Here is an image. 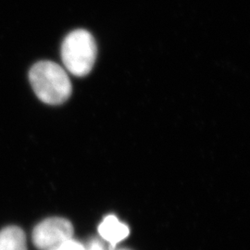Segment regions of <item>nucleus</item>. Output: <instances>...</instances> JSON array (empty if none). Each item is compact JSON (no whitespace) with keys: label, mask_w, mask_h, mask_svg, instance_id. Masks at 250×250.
Returning <instances> with one entry per match:
<instances>
[{"label":"nucleus","mask_w":250,"mask_h":250,"mask_svg":"<svg viewBox=\"0 0 250 250\" xmlns=\"http://www.w3.org/2000/svg\"><path fill=\"white\" fill-rule=\"evenodd\" d=\"M29 79L38 99L49 105L62 104L71 97L72 83L59 64L40 62L29 72Z\"/></svg>","instance_id":"nucleus-1"},{"label":"nucleus","mask_w":250,"mask_h":250,"mask_svg":"<svg viewBox=\"0 0 250 250\" xmlns=\"http://www.w3.org/2000/svg\"><path fill=\"white\" fill-rule=\"evenodd\" d=\"M97 58V45L89 32L79 29L65 37L62 45V60L67 71L83 77L94 67Z\"/></svg>","instance_id":"nucleus-2"},{"label":"nucleus","mask_w":250,"mask_h":250,"mask_svg":"<svg viewBox=\"0 0 250 250\" xmlns=\"http://www.w3.org/2000/svg\"><path fill=\"white\" fill-rule=\"evenodd\" d=\"M72 235L73 226L70 221L53 217L36 225L33 231L32 239L37 249L48 250L72 239Z\"/></svg>","instance_id":"nucleus-3"},{"label":"nucleus","mask_w":250,"mask_h":250,"mask_svg":"<svg viewBox=\"0 0 250 250\" xmlns=\"http://www.w3.org/2000/svg\"><path fill=\"white\" fill-rule=\"evenodd\" d=\"M99 232L100 236L108 242L112 249L129 235L130 229L126 224L121 223L116 216L108 215L99 224Z\"/></svg>","instance_id":"nucleus-4"},{"label":"nucleus","mask_w":250,"mask_h":250,"mask_svg":"<svg viewBox=\"0 0 250 250\" xmlns=\"http://www.w3.org/2000/svg\"><path fill=\"white\" fill-rule=\"evenodd\" d=\"M0 250H27L24 232L17 226H9L0 231Z\"/></svg>","instance_id":"nucleus-5"},{"label":"nucleus","mask_w":250,"mask_h":250,"mask_svg":"<svg viewBox=\"0 0 250 250\" xmlns=\"http://www.w3.org/2000/svg\"><path fill=\"white\" fill-rule=\"evenodd\" d=\"M86 250L85 247L82 245L79 242L75 241L73 239H70L68 241L63 242L60 246L54 248L52 250Z\"/></svg>","instance_id":"nucleus-6"},{"label":"nucleus","mask_w":250,"mask_h":250,"mask_svg":"<svg viewBox=\"0 0 250 250\" xmlns=\"http://www.w3.org/2000/svg\"></svg>","instance_id":"nucleus-7"}]
</instances>
